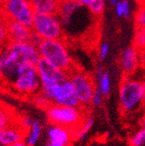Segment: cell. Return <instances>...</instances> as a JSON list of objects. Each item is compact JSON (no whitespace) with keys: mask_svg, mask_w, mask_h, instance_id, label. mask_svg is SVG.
I'll return each mask as SVG.
<instances>
[{"mask_svg":"<svg viewBox=\"0 0 145 146\" xmlns=\"http://www.w3.org/2000/svg\"><path fill=\"white\" fill-rule=\"evenodd\" d=\"M78 4L88 9L92 15L100 16L104 10V0H74Z\"/></svg>","mask_w":145,"mask_h":146,"instance_id":"18","label":"cell"},{"mask_svg":"<svg viewBox=\"0 0 145 146\" xmlns=\"http://www.w3.org/2000/svg\"><path fill=\"white\" fill-rule=\"evenodd\" d=\"M47 138L45 146H69L73 139L72 130L51 124L47 129Z\"/></svg>","mask_w":145,"mask_h":146,"instance_id":"10","label":"cell"},{"mask_svg":"<svg viewBox=\"0 0 145 146\" xmlns=\"http://www.w3.org/2000/svg\"><path fill=\"white\" fill-rule=\"evenodd\" d=\"M129 146H145V128H140L128 140Z\"/></svg>","mask_w":145,"mask_h":146,"instance_id":"23","label":"cell"},{"mask_svg":"<svg viewBox=\"0 0 145 146\" xmlns=\"http://www.w3.org/2000/svg\"><path fill=\"white\" fill-rule=\"evenodd\" d=\"M61 0H31L36 13L57 14Z\"/></svg>","mask_w":145,"mask_h":146,"instance_id":"14","label":"cell"},{"mask_svg":"<svg viewBox=\"0 0 145 146\" xmlns=\"http://www.w3.org/2000/svg\"><path fill=\"white\" fill-rule=\"evenodd\" d=\"M139 64L141 67L145 68V50L139 51Z\"/></svg>","mask_w":145,"mask_h":146,"instance_id":"30","label":"cell"},{"mask_svg":"<svg viewBox=\"0 0 145 146\" xmlns=\"http://www.w3.org/2000/svg\"><path fill=\"white\" fill-rule=\"evenodd\" d=\"M41 59L47 61L60 70L70 72L74 67L68 46L63 39L42 40L38 45Z\"/></svg>","mask_w":145,"mask_h":146,"instance_id":"2","label":"cell"},{"mask_svg":"<svg viewBox=\"0 0 145 146\" xmlns=\"http://www.w3.org/2000/svg\"><path fill=\"white\" fill-rule=\"evenodd\" d=\"M140 127L141 128H145V116H143L140 120Z\"/></svg>","mask_w":145,"mask_h":146,"instance_id":"33","label":"cell"},{"mask_svg":"<svg viewBox=\"0 0 145 146\" xmlns=\"http://www.w3.org/2000/svg\"><path fill=\"white\" fill-rule=\"evenodd\" d=\"M93 124H94V117L91 115L85 114L81 123L77 126L74 130H72L73 139L78 140V141H82L85 139L88 135L89 131L91 130V128L93 127Z\"/></svg>","mask_w":145,"mask_h":146,"instance_id":"15","label":"cell"},{"mask_svg":"<svg viewBox=\"0 0 145 146\" xmlns=\"http://www.w3.org/2000/svg\"><path fill=\"white\" fill-rule=\"evenodd\" d=\"M95 80L98 81L96 87L106 96H109L112 89L111 76H110V73L102 66H98L95 69Z\"/></svg>","mask_w":145,"mask_h":146,"instance_id":"16","label":"cell"},{"mask_svg":"<svg viewBox=\"0 0 145 146\" xmlns=\"http://www.w3.org/2000/svg\"><path fill=\"white\" fill-rule=\"evenodd\" d=\"M14 117L6 107L0 106V129L5 128L6 126L13 123Z\"/></svg>","mask_w":145,"mask_h":146,"instance_id":"22","label":"cell"},{"mask_svg":"<svg viewBox=\"0 0 145 146\" xmlns=\"http://www.w3.org/2000/svg\"><path fill=\"white\" fill-rule=\"evenodd\" d=\"M40 60L41 56L36 44L8 42L0 50V81L10 86L23 66L37 65Z\"/></svg>","mask_w":145,"mask_h":146,"instance_id":"1","label":"cell"},{"mask_svg":"<svg viewBox=\"0 0 145 146\" xmlns=\"http://www.w3.org/2000/svg\"><path fill=\"white\" fill-rule=\"evenodd\" d=\"M31 98H32V103L35 107L39 108V109L45 110V111L52 105L50 100H48V98L42 92V91H39L38 94L31 96Z\"/></svg>","mask_w":145,"mask_h":146,"instance_id":"21","label":"cell"},{"mask_svg":"<svg viewBox=\"0 0 145 146\" xmlns=\"http://www.w3.org/2000/svg\"><path fill=\"white\" fill-rule=\"evenodd\" d=\"M135 25L145 27V0L139 1V7L135 13Z\"/></svg>","mask_w":145,"mask_h":146,"instance_id":"24","label":"cell"},{"mask_svg":"<svg viewBox=\"0 0 145 146\" xmlns=\"http://www.w3.org/2000/svg\"><path fill=\"white\" fill-rule=\"evenodd\" d=\"M7 19L0 10V50L9 42L8 32H7Z\"/></svg>","mask_w":145,"mask_h":146,"instance_id":"20","label":"cell"},{"mask_svg":"<svg viewBox=\"0 0 145 146\" xmlns=\"http://www.w3.org/2000/svg\"><path fill=\"white\" fill-rule=\"evenodd\" d=\"M34 34L41 40L63 39V25L58 14L36 13L32 25Z\"/></svg>","mask_w":145,"mask_h":146,"instance_id":"7","label":"cell"},{"mask_svg":"<svg viewBox=\"0 0 145 146\" xmlns=\"http://www.w3.org/2000/svg\"><path fill=\"white\" fill-rule=\"evenodd\" d=\"M119 65L124 75L131 76L140 67L139 51L133 45L129 46L121 52L119 57Z\"/></svg>","mask_w":145,"mask_h":146,"instance_id":"11","label":"cell"},{"mask_svg":"<svg viewBox=\"0 0 145 146\" xmlns=\"http://www.w3.org/2000/svg\"><path fill=\"white\" fill-rule=\"evenodd\" d=\"M123 7H124V17L129 18L130 17V3L129 0H122Z\"/></svg>","mask_w":145,"mask_h":146,"instance_id":"29","label":"cell"},{"mask_svg":"<svg viewBox=\"0 0 145 146\" xmlns=\"http://www.w3.org/2000/svg\"><path fill=\"white\" fill-rule=\"evenodd\" d=\"M110 52V47L108 43H102L100 47V50H98V56H100V60H104L108 57Z\"/></svg>","mask_w":145,"mask_h":146,"instance_id":"26","label":"cell"},{"mask_svg":"<svg viewBox=\"0 0 145 146\" xmlns=\"http://www.w3.org/2000/svg\"><path fill=\"white\" fill-rule=\"evenodd\" d=\"M133 46L138 51L145 50V27H136L133 38Z\"/></svg>","mask_w":145,"mask_h":146,"instance_id":"19","label":"cell"},{"mask_svg":"<svg viewBox=\"0 0 145 146\" xmlns=\"http://www.w3.org/2000/svg\"><path fill=\"white\" fill-rule=\"evenodd\" d=\"M104 98H106V96L96 87L94 94H93L92 100H91V106L94 108H102L104 103Z\"/></svg>","mask_w":145,"mask_h":146,"instance_id":"25","label":"cell"},{"mask_svg":"<svg viewBox=\"0 0 145 146\" xmlns=\"http://www.w3.org/2000/svg\"><path fill=\"white\" fill-rule=\"evenodd\" d=\"M10 88L19 96L30 98L41 91V79L37 65L27 64L23 66L10 84Z\"/></svg>","mask_w":145,"mask_h":146,"instance_id":"6","label":"cell"},{"mask_svg":"<svg viewBox=\"0 0 145 146\" xmlns=\"http://www.w3.org/2000/svg\"><path fill=\"white\" fill-rule=\"evenodd\" d=\"M115 12L118 17H124V7H123L122 0H118L115 4Z\"/></svg>","mask_w":145,"mask_h":146,"instance_id":"28","label":"cell"},{"mask_svg":"<svg viewBox=\"0 0 145 146\" xmlns=\"http://www.w3.org/2000/svg\"><path fill=\"white\" fill-rule=\"evenodd\" d=\"M44 127L41 121L39 120H34L29 128V130L27 131V134L25 137V141L27 146H36L37 143L40 141L43 133Z\"/></svg>","mask_w":145,"mask_h":146,"instance_id":"17","label":"cell"},{"mask_svg":"<svg viewBox=\"0 0 145 146\" xmlns=\"http://www.w3.org/2000/svg\"><path fill=\"white\" fill-rule=\"evenodd\" d=\"M41 91L51 104L68 107H81L70 78L41 83Z\"/></svg>","mask_w":145,"mask_h":146,"instance_id":"3","label":"cell"},{"mask_svg":"<svg viewBox=\"0 0 145 146\" xmlns=\"http://www.w3.org/2000/svg\"><path fill=\"white\" fill-rule=\"evenodd\" d=\"M5 1H6V0H0V6H1V5H2L3 3L5 2Z\"/></svg>","mask_w":145,"mask_h":146,"instance_id":"35","label":"cell"},{"mask_svg":"<svg viewBox=\"0 0 145 146\" xmlns=\"http://www.w3.org/2000/svg\"><path fill=\"white\" fill-rule=\"evenodd\" d=\"M25 134L27 130H25L19 123H11L0 129V146H9L25 140Z\"/></svg>","mask_w":145,"mask_h":146,"instance_id":"13","label":"cell"},{"mask_svg":"<svg viewBox=\"0 0 145 146\" xmlns=\"http://www.w3.org/2000/svg\"><path fill=\"white\" fill-rule=\"evenodd\" d=\"M69 78L73 83L81 107L85 108L90 106L96 88V83L90 74L80 70L78 67H74L69 72Z\"/></svg>","mask_w":145,"mask_h":146,"instance_id":"8","label":"cell"},{"mask_svg":"<svg viewBox=\"0 0 145 146\" xmlns=\"http://www.w3.org/2000/svg\"><path fill=\"white\" fill-rule=\"evenodd\" d=\"M9 146H27V145L25 140H21V141H18V142H16V143L12 144V145H9Z\"/></svg>","mask_w":145,"mask_h":146,"instance_id":"31","label":"cell"},{"mask_svg":"<svg viewBox=\"0 0 145 146\" xmlns=\"http://www.w3.org/2000/svg\"><path fill=\"white\" fill-rule=\"evenodd\" d=\"M46 116L50 124L74 130L81 123L85 115L82 107H68L52 104L46 110Z\"/></svg>","mask_w":145,"mask_h":146,"instance_id":"5","label":"cell"},{"mask_svg":"<svg viewBox=\"0 0 145 146\" xmlns=\"http://www.w3.org/2000/svg\"><path fill=\"white\" fill-rule=\"evenodd\" d=\"M0 10L9 21H15L25 25L32 27L35 12L31 0H6Z\"/></svg>","mask_w":145,"mask_h":146,"instance_id":"9","label":"cell"},{"mask_svg":"<svg viewBox=\"0 0 145 146\" xmlns=\"http://www.w3.org/2000/svg\"><path fill=\"white\" fill-rule=\"evenodd\" d=\"M7 32L9 42L15 43H30L34 40L35 34L32 27L25 25L15 21H7Z\"/></svg>","mask_w":145,"mask_h":146,"instance_id":"12","label":"cell"},{"mask_svg":"<svg viewBox=\"0 0 145 146\" xmlns=\"http://www.w3.org/2000/svg\"><path fill=\"white\" fill-rule=\"evenodd\" d=\"M143 83L131 76L124 75L119 87V104L124 113H133L142 106Z\"/></svg>","mask_w":145,"mask_h":146,"instance_id":"4","label":"cell"},{"mask_svg":"<svg viewBox=\"0 0 145 146\" xmlns=\"http://www.w3.org/2000/svg\"><path fill=\"white\" fill-rule=\"evenodd\" d=\"M143 83V96H142V106H145V81H142Z\"/></svg>","mask_w":145,"mask_h":146,"instance_id":"32","label":"cell"},{"mask_svg":"<svg viewBox=\"0 0 145 146\" xmlns=\"http://www.w3.org/2000/svg\"><path fill=\"white\" fill-rule=\"evenodd\" d=\"M109 1H110V3H111V5H115L118 0H109Z\"/></svg>","mask_w":145,"mask_h":146,"instance_id":"34","label":"cell"},{"mask_svg":"<svg viewBox=\"0 0 145 146\" xmlns=\"http://www.w3.org/2000/svg\"><path fill=\"white\" fill-rule=\"evenodd\" d=\"M33 120L31 117H27V116H25V117H23V118H21V120H19V125L21 126V127L25 129V130H29V128L31 127V125H32V123H33Z\"/></svg>","mask_w":145,"mask_h":146,"instance_id":"27","label":"cell"}]
</instances>
